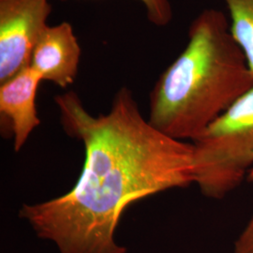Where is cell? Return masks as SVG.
Listing matches in <instances>:
<instances>
[{
	"label": "cell",
	"instance_id": "cell-1",
	"mask_svg": "<svg viewBox=\"0 0 253 253\" xmlns=\"http://www.w3.org/2000/svg\"><path fill=\"white\" fill-rule=\"evenodd\" d=\"M54 101L65 132L84 145L83 170L69 192L25 204L19 217L59 253H126L115 238L122 214L136 201L195 183L192 144L155 128L126 86L99 116L73 91Z\"/></svg>",
	"mask_w": 253,
	"mask_h": 253
},
{
	"label": "cell",
	"instance_id": "cell-2",
	"mask_svg": "<svg viewBox=\"0 0 253 253\" xmlns=\"http://www.w3.org/2000/svg\"><path fill=\"white\" fill-rule=\"evenodd\" d=\"M253 87L226 15L204 9L190 24L187 46L154 85L148 121L165 135L193 141Z\"/></svg>",
	"mask_w": 253,
	"mask_h": 253
},
{
	"label": "cell",
	"instance_id": "cell-3",
	"mask_svg": "<svg viewBox=\"0 0 253 253\" xmlns=\"http://www.w3.org/2000/svg\"><path fill=\"white\" fill-rule=\"evenodd\" d=\"M195 184L222 199L253 167V87L192 141Z\"/></svg>",
	"mask_w": 253,
	"mask_h": 253
},
{
	"label": "cell",
	"instance_id": "cell-4",
	"mask_svg": "<svg viewBox=\"0 0 253 253\" xmlns=\"http://www.w3.org/2000/svg\"><path fill=\"white\" fill-rule=\"evenodd\" d=\"M51 12L49 0H0V84L30 65Z\"/></svg>",
	"mask_w": 253,
	"mask_h": 253
},
{
	"label": "cell",
	"instance_id": "cell-5",
	"mask_svg": "<svg viewBox=\"0 0 253 253\" xmlns=\"http://www.w3.org/2000/svg\"><path fill=\"white\" fill-rule=\"evenodd\" d=\"M81 54V46L70 23L48 25L37 40L30 66L43 81L66 88L76 79Z\"/></svg>",
	"mask_w": 253,
	"mask_h": 253
},
{
	"label": "cell",
	"instance_id": "cell-6",
	"mask_svg": "<svg viewBox=\"0 0 253 253\" xmlns=\"http://www.w3.org/2000/svg\"><path fill=\"white\" fill-rule=\"evenodd\" d=\"M42 81L41 74L29 65L0 84V113L9 122L16 152L26 145L31 132L41 123L36 97Z\"/></svg>",
	"mask_w": 253,
	"mask_h": 253
},
{
	"label": "cell",
	"instance_id": "cell-7",
	"mask_svg": "<svg viewBox=\"0 0 253 253\" xmlns=\"http://www.w3.org/2000/svg\"><path fill=\"white\" fill-rule=\"evenodd\" d=\"M230 15V29L253 75V0H222Z\"/></svg>",
	"mask_w": 253,
	"mask_h": 253
},
{
	"label": "cell",
	"instance_id": "cell-8",
	"mask_svg": "<svg viewBox=\"0 0 253 253\" xmlns=\"http://www.w3.org/2000/svg\"><path fill=\"white\" fill-rule=\"evenodd\" d=\"M64 1V0H62ZM145 9L148 21L156 27L168 26L172 20V7L170 0H138Z\"/></svg>",
	"mask_w": 253,
	"mask_h": 253
},
{
	"label": "cell",
	"instance_id": "cell-9",
	"mask_svg": "<svg viewBox=\"0 0 253 253\" xmlns=\"http://www.w3.org/2000/svg\"><path fill=\"white\" fill-rule=\"evenodd\" d=\"M234 253H253V216L235 241Z\"/></svg>",
	"mask_w": 253,
	"mask_h": 253
},
{
	"label": "cell",
	"instance_id": "cell-10",
	"mask_svg": "<svg viewBox=\"0 0 253 253\" xmlns=\"http://www.w3.org/2000/svg\"><path fill=\"white\" fill-rule=\"evenodd\" d=\"M249 179L253 182V167L252 168V170L249 172Z\"/></svg>",
	"mask_w": 253,
	"mask_h": 253
}]
</instances>
